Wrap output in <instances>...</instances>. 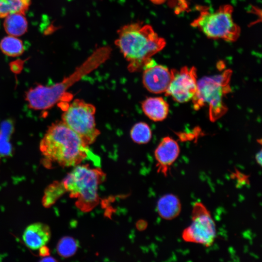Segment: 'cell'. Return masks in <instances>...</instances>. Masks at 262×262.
Here are the masks:
<instances>
[{"instance_id":"1","label":"cell","mask_w":262,"mask_h":262,"mask_svg":"<svg viewBox=\"0 0 262 262\" xmlns=\"http://www.w3.org/2000/svg\"><path fill=\"white\" fill-rule=\"evenodd\" d=\"M117 34L115 44L128 62L130 72L144 70L156 63L151 57L166 44L164 39L159 36L151 26L140 22L123 26Z\"/></svg>"},{"instance_id":"2","label":"cell","mask_w":262,"mask_h":262,"mask_svg":"<svg viewBox=\"0 0 262 262\" xmlns=\"http://www.w3.org/2000/svg\"><path fill=\"white\" fill-rule=\"evenodd\" d=\"M45 160L64 166H75L92 153L87 145L62 121L49 127L40 143Z\"/></svg>"},{"instance_id":"3","label":"cell","mask_w":262,"mask_h":262,"mask_svg":"<svg viewBox=\"0 0 262 262\" xmlns=\"http://www.w3.org/2000/svg\"><path fill=\"white\" fill-rule=\"evenodd\" d=\"M108 56L106 50H99L61 82L51 86L39 85L31 88L26 93V100L29 107L37 110L52 107L62 99L70 87L98 67L107 59Z\"/></svg>"},{"instance_id":"4","label":"cell","mask_w":262,"mask_h":262,"mask_svg":"<svg viewBox=\"0 0 262 262\" xmlns=\"http://www.w3.org/2000/svg\"><path fill=\"white\" fill-rule=\"evenodd\" d=\"M105 176L99 168L78 164L62 181L66 191L77 198L76 205L83 212H89L99 202L98 188Z\"/></svg>"},{"instance_id":"5","label":"cell","mask_w":262,"mask_h":262,"mask_svg":"<svg viewBox=\"0 0 262 262\" xmlns=\"http://www.w3.org/2000/svg\"><path fill=\"white\" fill-rule=\"evenodd\" d=\"M230 69L212 76H205L197 82V90L192 98L194 107L198 110L207 106L210 120L214 122L227 111L224 99L231 91L229 82L232 74Z\"/></svg>"},{"instance_id":"6","label":"cell","mask_w":262,"mask_h":262,"mask_svg":"<svg viewBox=\"0 0 262 262\" xmlns=\"http://www.w3.org/2000/svg\"><path fill=\"white\" fill-rule=\"evenodd\" d=\"M233 11L229 4L221 5L214 11L201 6L199 15L191 25L199 29L209 38L234 42L240 36L241 29L233 20Z\"/></svg>"},{"instance_id":"7","label":"cell","mask_w":262,"mask_h":262,"mask_svg":"<svg viewBox=\"0 0 262 262\" xmlns=\"http://www.w3.org/2000/svg\"><path fill=\"white\" fill-rule=\"evenodd\" d=\"M95 113L96 108L93 105L77 98L64 110L62 119L89 146L100 134L96 126Z\"/></svg>"},{"instance_id":"8","label":"cell","mask_w":262,"mask_h":262,"mask_svg":"<svg viewBox=\"0 0 262 262\" xmlns=\"http://www.w3.org/2000/svg\"><path fill=\"white\" fill-rule=\"evenodd\" d=\"M191 224L182 233L183 240L189 243L211 246L216 236L215 223L210 212L201 202L193 206Z\"/></svg>"},{"instance_id":"9","label":"cell","mask_w":262,"mask_h":262,"mask_svg":"<svg viewBox=\"0 0 262 262\" xmlns=\"http://www.w3.org/2000/svg\"><path fill=\"white\" fill-rule=\"evenodd\" d=\"M172 79L165 92L175 101L186 102L192 100L197 90L196 69L183 66L180 70L171 69Z\"/></svg>"},{"instance_id":"10","label":"cell","mask_w":262,"mask_h":262,"mask_svg":"<svg viewBox=\"0 0 262 262\" xmlns=\"http://www.w3.org/2000/svg\"><path fill=\"white\" fill-rule=\"evenodd\" d=\"M143 70L142 82L145 87L152 93H165L172 79L171 70L155 63Z\"/></svg>"},{"instance_id":"11","label":"cell","mask_w":262,"mask_h":262,"mask_svg":"<svg viewBox=\"0 0 262 262\" xmlns=\"http://www.w3.org/2000/svg\"><path fill=\"white\" fill-rule=\"evenodd\" d=\"M180 151L179 146L175 140L169 136L163 138L154 151L158 172L167 176L171 166L178 158Z\"/></svg>"},{"instance_id":"12","label":"cell","mask_w":262,"mask_h":262,"mask_svg":"<svg viewBox=\"0 0 262 262\" xmlns=\"http://www.w3.org/2000/svg\"><path fill=\"white\" fill-rule=\"evenodd\" d=\"M49 227L41 223L32 224L24 230L23 240L29 248L36 250L45 246L50 238Z\"/></svg>"},{"instance_id":"13","label":"cell","mask_w":262,"mask_h":262,"mask_svg":"<svg viewBox=\"0 0 262 262\" xmlns=\"http://www.w3.org/2000/svg\"><path fill=\"white\" fill-rule=\"evenodd\" d=\"M142 109L150 119L154 121H161L168 115L169 105L162 97H149L142 102Z\"/></svg>"},{"instance_id":"14","label":"cell","mask_w":262,"mask_h":262,"mask_svg":"<svg viewBox=\"0 0 262 262\" xmlns=\"http://www.w3.org/2000/svg\"><path fill=\"white\" fill-rule=\"evenodd\" d=\"M157 209L158 214L162 218L170 220L179 215L181 210V204L177 196L167 194L158 200Z\"/></svg>"},{"instance_id":"15","label":"cell","mask_w":262,"mask_h":262,"mask_svg":"<svg viewBox=\"0 0 262 262\" xmlns=\"http://www.w3.org/2000/svg\"><path fill=\"white\" fill-rule=\"evenodd\" d=\"M28 26L25 14L15 13L4 17L3 27L9 35L18 37L23 35L27 31Z\"/></svg>"},{"instance_id":"16","label":"cell","mask_w":262,"mask_h":262,"mask_svg":"<svg viewBox=\"0 0 262 262\" xmlns=\"http://www.w3.org/2000/svg\"><path fill=\"white\" fill-rule=\"evenodd\" d=\"M32 0H0V18L15 13L25 14Z\"/></svg>"},{"instance_id":"17","label":"cell","mask_w":262,"mask_h":262,"mask_svg":"<svg viewBox=\"0 0 262 262\" xmlns=\"http://www.w3.org/2000/svg\"><path fill=\"white\" fill-rule=\"evenodd\" d=\"M0 49L7 56L16 57L22 54L25 49L20 39L16 36L8 35L1 40Z\"/></svg>"},{"instance_id":"18","label":"cell","mask_w":262,"mask_h":262,"mask_svg":"<svg viewBox=\"0 0 262 262\" xmlns=\"http://www.w3.org/2000/svg\"><path fill=\"white\" fill-rule=\"evenodd\" d=\"M130 135L135 143L142 144L148 143L151 138V131L146 123L140 122L133 125L131 130Z\"/></svg>"},{"instance_id":"19","label":"cell","mask_w":262,"mask_h":262,"mask_svg":"<svg viewBox=\"0 0 262 262\" xmlns=\"http://www.w3.org/2000/svg\"><path fill=\"white\" fill-rule=\"evenodd\" d=\"M77 247V243L74 238L65 236L59 241L57 245V251L61 256L67 258L75 253Z\"/></svg>"},{"instance_id":"20","label":"cell","mask_w":262,"mask_h":262,"mask_svg":"<svg viewBox=\"0 0 262 262\" xmlns=\"http://www.w3.org/2000/svg\"><path fill=\"white\" fill-rule=\"evenodd\" d=\"M65 191L62 182H56L50 185L45 193L44 203L48 205L52 204Z\"/></svg>"},{"instance_id":"21","label":"cell","mask_w":262,"mask_h":262,"mask_svg":"<svg viewBox=\"0 0 262 262\" xmlns=\"http://www.w3.org/2000/svg\"><path fill=\"white\" fill-rule=\"evenodd\" d=\"M255 159L257 163L261 166L262 165V150H261L255 156Z\"/></svg>"},{"instance_id":"22","label":"cell","mask_w":262,"mask_h":262,"mask_svg":"<svg viewBox=\"0 0 262 262\" xmlns=\"http://www.w3.org/2000/svg\"><path fill=\"white\" fill-rule=\"evenodd\" d=\"M42 262H55L56 261V260L53 259V258L51 257H47L45 258H44L42 260H41Z\"/></svg>"},{"instance_id":"23","label":"cell","mask_w":262,"mask_h":262,"mask_svg":"<svg viewBox=\"0 0 262 262\" xmlns=\"http://www.w3.org/2000/svg\"><path fill=\"white\" fill-rule=\"evenodd\" d=\"M152 2L156 4H161L164 2L166 0H150Z\"/></svg>"}]
</instances>
